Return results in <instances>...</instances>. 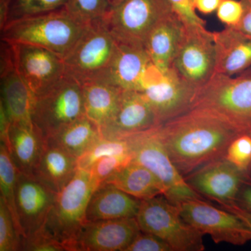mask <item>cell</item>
Instances as JSON below:
<instances>
[{
	"instance_id": "cell-1",
	"label": "cell",
	"mask_w": 251,
	"mask_h": 251,
	"mask_svg": "<svg viewBox=\"0 0 251 251\" xmlns=\"http://www.w3.org/2000/svg\"><path fill=\"white\" fill-rule=\"evenodd\" d=\"M158 134L176 169L184 177L226 156L231 142L243 133L205 109L193 108L158 126Z\"/></svg>"
},
{
	"instance_id": "cell-2",
	"label": "cell",
	"mask_w": 251,
	"mask_h": 251,
	"mask_svg": "<svg viewBox=\"0 0 251 251\" xmlns=\"http://www.w3.org/2000/svg\"><path fill=\"white\" fill-rule=\"evenodd\" d=\"M90 25L81 22L64 8L52 12L11 20L1 30V40L40 46L64 59Z\"/></svg>"
},
{
	"instance_id": "cell-3",
	"label": "cell",
	"mask_w": 251,
	"mask_h": 251,
	"mask_svg": "<svg viewBox=\"0 0 251 251\" xmlns=\"http://www.w3.org/2000/svg\"><path fill=\"white\" fill-rule=\"evenodd\" d=\"M97 188L90 171L77 169L69 184L57 194L41 229L60 242L66 251H75L77 235L87 222V205Z\"/></svg>"
},
{
	"instance_id": "cell-4",
	"label": "cell",
	"mask_w": 251,
	"mask_h": 251,
	"mask_svg": "<svg viewBox=\"0 0 251 251\" xmlns=\"http://www.w3.org/2000/svg\"><path fill=\"white\" fill-rule=\"evenodd\" d=\"M193 108L205 109L232 124L243 133L251 130V77L214 74L198 87Z\"/></svg>"
},
{
	"instance_id": "cell-5",
	"label": "cell",
	"mask_w": 251,
	"mask_h": 251,
	"mask_svg": "<svg viewBox=\"0 0 251 251\" xmlns=\"http://www.w3.org/2000/svg\"><path fill=\"white\" fill-rule=\"evenodd\" d=\"M143 232L154 234L173 251H203L204 234L181 217L179 207L163 195L142 200L136 216Z\"/></svg>"
},
{
	"instance_id": "cell-6",
	"label": "cell",
	"mask_w": 251,
	"mask_h": 251,
	"mask_svg": "<svg viewBox=\"0 0 251 251\" xmlns=\"http://www.w3.org/2000/svg\"><path fill=\"white\" fill-rule=\"evenodd\" d=\"M158 128L123 138L129 144L133 161L148 168L160 180L166 190L164 196L171 202L177 204L187 200L204 199L176 169L162 143Z\"/></svg>"
},
{
	"instance_id": "cell-7",
	"label": "cell",
	"mask_w": 251,
	"mask_h": 251,
	"mask_svg": "<svg viewBox=\"0 0 251 251\" xmlns=\"http://www.w3.org/2000/svg\"><path fill=\"white\" fill-rule=\"evenodd\" d=\"M84 116L82 85L66 74L45 93L36 97L31 120L47 140Z\"/></svg>"
},
{
	"instance_id": "cell-8",
	"label": "cell",
	"mask_w": 251,
	"mask_h": 251,
	"mask_svg": "<svg viewBox=\"0 0 251 251\" xmlns=\"http://www.w3.org/2000/svg\"><path fill=\"white\" fill-rule=\"evenodd\" d=\"M118 42L103 20L91 24L64 60L66 74L81 85L105 81Z\"/></svg>"
},
{
	"instance_id": "cell-9",
	"label": "cell",
	"mask_w": 251,
	"mask_h": 251,
	"mask_svg": "<svg viewBox=\"0 0 251 251\" xmlns=\"http://www.w3.org/2000/svg\"><path fill=\"white\" fill-rule=\"evenodd\" d=\"M173 13L167 0H123L112 6L103 21L117 42L144 48L155 26Z\"/></svg>"
},
{
	"instance_id": "cell-10",
	"label": "cell",
	"mask_w": 251,
	"mask_h": 251,
	"mask_svg": "<svg viewBox=\"0 0 251 251\" xmlns=\"http://www.w3.org/2000/svg\"><path fill=\"white\" fill-rule=\"evenodd\" d=\"M180 214L190 226L209 234L216 244L242 246L251 241V229L230 211L217 208L204 199H191L176 204Z\"/></svg>"
},
{
	"instance_id": "cell-11",
	"label": "cell",
	"mask_w": 251,
	"mask_h": 251,
	"mask_svg": "<svg viewBox=\"0 0 251 251\" xmlns=\"http://www.w3.org/2000/svg\"><path fill=\"white\" fill-rule=\"evenodd\" d=\"M216 64L213 32L205 26L185 25L184 37L171 69L198 89L214 75Z\"/></svg>"
},
{
	"instance_id": "cell-12",
	"label": "cell",
	"mask_w": 251,
	"mask_h": 251,
	"mask_svg": "<svg viewBox=\"0 0 251 251\" xmlns=\"http://www.w3.org/2000/svg\"><path fill=\"white\" fill-rule=\"evenodd\" d=\"M6 44L16 70L36 97L65 75L64 60L57 54L31 44Z\"/></svg>"
},
{
	"instance_id": "cell-13",
	"label": "cell",
	"mask_w": 251,
	"mask_h": 251,
	"mask_svg": "<svg viewBox=\"0 0 251 251\" xmlns=\"http://www.w3.org/2000/svg\"><path fill=\"white\" fill-rule=\"evenodd\" d=\"M250 176L225 156L193 172L185 179L202 197L221 205L234 202L242 184Z\"/></svg>"
},
{
	"instance_id": "cell-14",
	"label": "cell",
	"mask_w": 251,
	"mask_h": 251,
	"mask_svg": "<svg viewBox=\"0 0 251 251\" xmlns=\"http://www.w3.org/2000/svg\"><path fill=\"white\" fill-rule=\"evenodd\" d=\"M57 193L34 175L19 172L16 181V208L23 238L40 230L57 199Z\"/></svg>"
},
{
	"instance_id": "cell-15",
	"label": "cell",
	"mask_w": 251,
	"mask_h": 251,
	"mask_svg": "<svg viewBox=\"0 0 251 251\" xmlns=\"http://www.w3.org/2000/svg\"><path fill=\"white\" fill-rule=\"evenodd\" d=\"M163 76L144 48L118 43L105 81L122 90L142 92Z\"/></svg>"
},
{
	"instance_id": "cell-16",
	"label": "cell",
	"mask_w": 251,
	"mask_h": 251,
	"mask_svg": "<svg viewBox=\"0 0 251 251\" xmlns=\"http://www.w3.org/2000/svg\"><path fill=\"white\" fill-rule=\"evenodd\" d=\"M136 217L87 221L75 242V251H125L140 233Z\"/></svg>"
},
{
	"instance_id": "cell-17",
	"label": "cell",
	"mask_w": 251,
	"mask_h": 251,
	"mask_svg": "<svg viewBox=\"0 0 251 251\" xmlns=\"http://www.w3.org/2000/svg\"><path fill=\"white\" fill-rule=\"evenodd\" d=\"M196 90L171 69L141 92L161 125L191 110Z\"/></svg>"
},
{
	"instance_id": "cell-18",
	"label": "cell",
	"mask_w": 251,
	"mask_h": 251,
	"mask_svg": "<svg viewBox=\"0 0 251 251\" xmlns=\"http://www.w3.org/2000/svg\"><path fill=\"white\" fill-rule=\"evenodd\" d=\"M154 111L140 91L123 90L111 121L100 129L102 137L120 139L159 126Z\"/></svg>"
},
{
	"instance_id": "cell-19",
	"label": "cell",
	"mask_w": 251,
	"mask_h": 251,
	"mask_svg": "<svg viewBox=\"0 0 251 251\" xmlns=\"http://www.w3.org/2000/svg\"><path fill=\"white\" fill-rule=\"evenodd\" d=\"M1 58V103L12 123H32L36 97L15 67L9 48L4 42Z\"/></svg>"
},
{
	"instance_id": "cell-20",
	"label": "cell",
	"mask_w": 251,
	"mask_h": 251,
	"mask_svg": "<svg viewBox=\"0 0 251 251\" xmlns=\"http://www.w3.org/2000/svg\"><path fill=\"white\" fill-rule=\"evenodd\" d=\"M184 32V23L173 13L160 21L147 37L144 49L162 74L171 69Z\"/></svg>"
},
{
	"instance_id": "cell-21",
	"label": "cell",
	"mask_w": 251,
	"mask_h": 251,
	"mask_svg": "<svg viewBox=\"0 0 251 251\" xmlns=\"http://www.w3.org/2000/svg\"><path fill=\"white\" fill-rule=\"evenodd\" d=\"M213 35L216 53L215 74L234 76L251 66V38L233 27L213 32Z\"/></svg>"
},
{
	"instance_id": "cell-22",
	"label": "cell",
	"mask_w": 251,
	"mask_h": 251,
	"mask_svg": "<svg viewBox=\"0 0 251 251\" xmlns=\"http://www.w3.org/2000/svg\"><path fill=\"white\" fill-rule=\"evenodd\" d=\"M142 200L133 197L114 185L102 184L92 195L86 211L87 221L134 218Z\"/></svg>"
},
{
	"instance_id": "cell-23",
	"label": "cell",
	"mask_w": 251,
	"mask_h": 251,
	"mask_svg": "<svg viewBox=\"0 0 251 251\" xmlns=\"http://www.w3.org/2000/svg\"><path fill=\"white\" fill-rule=\"evenodd\" d=\"M46 143L33 123L16 122L11 123L6 146L18 171L33 175Z\"/></svg>"
},
{
	"instance_id": "cell-24",
	"label": "cell",
	"mask_w": 251,
	"mask_h": 251,
	"mask_svg": "<svg viewBox=\"0 0 251 251\" xmlns=\"http://www.w3.org/2000/svg\"><path fill=\"white\" fill-rule=\"evenodd\" d=\"M77 169V158L46 141L33 175L58 194L73 179Z\"/></svg>"
},
{
	"instance_id": "cell-25",
	"label": "cell",
	"mask_w": 251,
	"mask_h": 251,
	"mask_svg": "<svg viewBox=\"0 0 251 251\" xmlns=\"http://www.w3.org/2000/svg\"><path fill=\"white\" fill-rule=\"evenodd\" d=\"M82 87L85 116L100 130L115 115L123 90L102 80L86 82Z\"/></svg>"
},
{
	"instance_id": "cell-26",
	"label": "cell",
	"mask_w": 251,
	"mask_h": 251,
	"mask_svg": "<svg viewBox=\"0 0 251 251\" xmlns=\"http://www.w3.org/2000/svg\"><path fill=\"white\" fill-rule=\"evenodd\" d=\"M102 184L114 185L140 200L165 196L166 193L160 180L150 170L133 161L109 176Z\"/></svg>"
},
{
	"instance_id": "cell-27",
	"label": "cell",
	"mask_w": 251,
	"mask_h": 251,
	"mask_svg": "<svg viewBox=\"0 0 251 251\" xmlns=\"http://www.w3.org/2000/svg\"><path fill=\"white\" fill-rule=\"evenodd\" d=\"M102 138L100 128L84 116L73 122L46 141L78 158Z\"/></svg>"
},
{
	"instance_id": "cell-28",
	"label": "cell",
	"mask_w": 251,
	"mask_h": 251,
	"mask_svg": "<svg viewBox=\"0 0 251 251\" xmlns=\"http://www.w3.org/2000/svg\"><path fill=\"white\" fill-rule=\"evenodd\" d=\"M18 173L19 171L11 159L7 147L4 144H0V198L4 200L9 208L16 228L23 238L16 201V181Z\"/></svg>"
},
{
	"instance_id": "cell-29",
	"label": "cell",
	"mask_w": 251,
	"mask_h": 251,
	"mask_svg": "<svg viewBox=\"0 0 251 251\" xmlns=\"http://www.w3.org/2000/svg\"><path fill=\"white\" fill-rule=\"evenodd\" d=\"M127 153L132 154L129 144L126 138L108 139L102 137L77 158V168L89 171L95 162L103 157Z\"/></svg>"
},
{
	"instance_id": "cell-30",
	"label": "cell",
	"mask_w": 251,
	"mask_h": 251,
	"mask_svg": "<svg viewBox=\"0 0 251 251\" xmlns=\"http://www.w3.org/2000/svg\"><path fill=\"white\" fill-rule=\"evenodd\" d=\"M64 8L78 21L91 25L103 20L112 4L110 0H69Z\"/></svg>"
},
{
	"instance_id": "cell-31",
	"label": "cell",
	"mask_w": 251,
	"mask_h": 251,
	"mask_svg": "<svg viewBox=\"0 0 251 251\" xmlns=\"http://www.w3.org/2000/svg\"><path fill=\"white\" fill-rule=\"evenodd\" d=\"M69 0H12L9 21L62 9ZM8 22V23H9Z\"/></svg>"
},
{
	"instance_id": "cell-32",
	"label": "cell",
	"mask_w": 251,
	"mask_h": 251,
	"mask_svg": "<svg viewBox=\"0 0 251 251\" xmlns=\"http://www.w3.org/2000/svg\"><path fill=\"white\" fill-rule=\"evenodd\" d=\"M22 237L4 200L0 198V251H21Z\"/></svg>"
},
{
	"instance_id": "cell-33",
	"label": "cell",
	"mask_w": 251,
	"mask_h": 251,
	"mask_svg": "<svg viewBox=\"0 0 251 251\" xmlns=\"http://www.w3.org/2000/svg\"><path fill=\"white\" fill-rule=\"evenodd\" d=\"M132 161L133 156L130 153L105 156L95 162L88 171L98 188L109 176L129 164Z\"/></svg>"
},
{
	"instance_id": "cell-34",
	"label": "cell",
	"mask_w": 251,
	"mask_h": 251,
	"mask_svg": "<svg viewBox=\"0 0 251 251\" xmlns=\"http://www.w3.org/2000/svg\"><path fill=\"white\" fill-rule=\"evenodd\" d=\"M226 158L242 171L251 174V137L242 134L229 144Z\"/></svg>"
},
{
	"instance_id": "cell-35",
	"label": "cell",
	"mask_w": 251,
	"mask_h": 251,
	"mask_svg": "<svg viewBox=\"0 0 251 251\" xmlns=\"http://www.w3.org/2000/svg\"><path fill=\"white\" fill-rule=\"evenodd\" d=\"M21 251H66L65 247L43 229L28 237L22 238Z\"/></svg>"
},
{
	"instance_id": "cell-36",
	"label": "cell",
	"mask_w": 251,
	"mask_h": 251,
	"mask_svg": "<svg viewBox=\"0 0 251 251\" xmlns=\"http://www.w3.org/2000/svg\"><path fill=\"white\" fill-rule=\"evenodd\" d=\"M125 251H173L170 245L159 237L140 231Z\"/></svg>"
},
{
	"instance_id": "cell-37",
	"label": "cell",
	"mask_w": 251,
	"mask_h": 251,
	"mask_svg": "<svg viewBox=\"0 0 251 251\" xmlns=\"http://www.w3.org/2000/svg\"><path fill=\"white\" fill-rule=\"evenodd\" d=\"M216 12L220 21L227 27H237L244 14V6L241 0H222Z\"/></svg>"
},
{
	"instance_id": "cell-38",
	"label": "cell",
	"mask_w": 251,
	"mask_h": 251,
	"mask_svg": "<svg viewBox=\"0 0 251 251\" xmlns=\"http://www.w3.org/2000/svg\"><path fill=\"white\" fill-rule=\"evenodd\" d=\"M175 14L186 25L205 26V21L196 14L191 0H167Z\"/></svg>"
},
{
	"instance_id": "cell-39",
	"label": "cell",
	"mask_w": 251,
	"mask_h": 251,
	"mask_svg": "<svg viewBox=\"0 0 251 251\" xmlns=\"http://www.w3.org/2000/svg\"><path fill=\"white\" fill-rule=\"evenodd\" d=\"M233 202L251 212V176L244 181Z\"/></svg>"
},
{
	"instance_id": "cell-40",
	"label": "cell",
	"mask_w": 251,
	"mask_h": 251,
	"mask_svg": "<svg viewBox=\"0 0 251 251\" xmlns=\"http://www.w3.org/2000/svg\"><path fill=\"white\" fill-rule=\"evenodd\" d=\"M244 6L242 19L236 28L244 36L251 38V0H241Z\"/></svg>"
},
{
	"instance_id": "cell-41",
	"label": "cell",
	"mask_w": 251,
	"mask_h": 251,
	"mask_svg": "<svg viewBox=\"0 0 251 251\" xmlns=\"http://www.w3.org/2000/svg\"><path fill=\"white\" fill-rule=\"evenodd\" d=\"M11 119L5 110L4 105L0 102V140L1 143L7 145L10 127L11 125Z\"/></svg>"
},
{
	"instance_id": "cell-42",
	"label": "cell",
	"mask_w": 251,
	"mask_h": 251,
	"mask_svg": "<svg viewBox=\"0 0 251 251\" xmlns=\"http://www.w3.org/2000/svg\"><path fill=\"white\" fill-rule=\"evenodd\" d=\"M221 207L232 212V214H235L238 217L245 223L251 229V212L243 209L240 206H238L234 202L229 203V204H221Z\"/></svg>"
},
{
	"instance_id": "cell-43",
	"label": "cell",
	"mask_w": 251,
	"mask_h": 251,
	"mask_svg": "<svg viewBox=\"0 0 251 251\" xmlns=\"http://www.w3.org/2000/svg\"><path fill=\"white\" fill-rule=\"evenodd\" d=\"M222 0H194L195 9L204 14H209L216 11Z\"/></svg>"
},
{
	"instance_id": "cell-44",
	"label": "cell",
	"mask_w": 251,
	"mask_h": 251,
	"mask_svg": "<svg viewBox=\"0 0 251 251\" xmlns=\"http://www.w3.org/2000/svg\"><path fill=\"white\" fill-rule=\"evenodd\" d=\"M12 0H0V29H4L9 21Z\"/></svg>"
},
{
	"instance_id": "cell-45",
	"label": "cell",
	"mask_w": 251,
	"mask_h": 251,
	"mask_svg": "<svg viewBox=\"0 0 251 251\" xmlns=\"http://www.w3.org/2000/svg\"><path fill=\"white\" fill-rule=\"evenodd\" d=\"M238 76L245 77H251V66L246 69L244 72H243L242 74L238 75Z\"/></svg>"
},
{
	"instance_id": "cell-46",
	"label": "cell",
	"mask_w": 251,
	"mask_h": 251,
	"mask_svg": "<svg viewBox=\"0 0 251 251\" xmlns=\"http://www.w3.org/2000/svg\"><path fill=\"white\" fill-rule=\"evenodd\" d=\"M111 1L112 6H115V5L118 4L119 3L121 2L123 0H110Z\"/></svg>"
},
{
	"instance_id": "cell-47",
	"label": "cell",
	"mask_w": 251,
	"mask_h": 251,
	"mask_svg": "<svg viewBox=\"0 0 251 251\" xmlns=\"http://www.w3.org/2000/svg\"><path fill=\"white\" fill-rule=\"evenodd\" d=\"M191 1H192L193 4V1H194V0H191Z\"/></svg>"
},
{
	"instance_id": "cell-48",
	"label": "cell",
	"mask_w": 251,
	"mask_h": 251,
	"mask_svg": "<svg viewBox=\"0 0 251 251\" xmlns=\"http://www.w3.org/2000/svg\"><path fill=\"white\" fill-rule=\"evenodd\" d=\"M249 134H250L251 137V130L250 133H249Z\"/></svg>"
}]
</instances>
